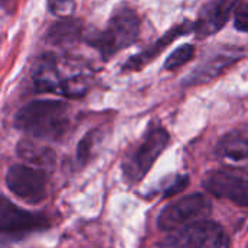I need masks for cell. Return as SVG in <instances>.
Instances as JSON below:
<instances>
[{"instance_id":"1","label":"cell","mask_w":248,"mask_h":248,"mask_svg":"<svg viewBox=\"0 0 248 248\" xmlns=\"http://www.w3.org/2000/svg\"><path fill=\"white\" fill-rule=\"evenodd\" d=\"M15 126L33 138L58 140L68 128V108L58 100L31 102L16 113Z\"/></svg>"},{"instance_id":"2","label":"cell","mask_w":248,"mask_h":248,"mask_svg":"<svg viewBox=\"0 0 248 248\" xmlns=\"http://www.w3.org/2000/svg\"><path fill=\"white\" fill-rule=\"evenodd\" d=\"M141 31V22L137 12L131 7H118L105 31L96 32L86 38L87 44L96 48L103 60H110L119 51L131 46Z\"/></svg>"},{"instance_id":"3","label":"cell","mask_w":248,"mask_h":248,"mask_svg":"<svg viewBox=\"0 0 248 248\" xmlns=\"http://www.w3.org/2000/svg\"><path fill=\"white\" fill-rule=\"evenodd\" d=\"M169 141H170V135L163 126L160 125L150 126L142 141L124 161L122 167H124L125 177L132 183L140 182L151 170L157 158L169 145Z\"/></svg>"},{"instance_id":"4","label":"cell","mask_w":248,"mask_h":248,"mask_svg":"<svg viewBox=\"0 0 248 248\" xmlns=\"http://www.w3.org/2000/svg\"><path fill=\"white\" fill-rule=\"evenodd\" d=\"M158 248H230V241L219 224L203 219L170 231Z\"/></svg>"},{"instance_id":"5","label":"cell","mask_w":248,"mask_h":248,"mask_svg":"<svg viewBox=\"0 0 248 248\" xmlns=\"http://www.w3.org/2000/svg\"><path fill=\"white\" fill-rule=\"evenodd\" d=\"M209 214H211L209 201L201 193H193L166 206L160 212L157 224L160 230L174 231L182 227L203 221Z\"/></svg>"},{"instance_id":"6","label":"cell","mask_w":248,"mask_h":248,"mask_svg":"<svg viewBox=\"0 0 248 248\" xmlns=\"http://www.w3.org/2000/svg\"><path fill=\"white\" fill-rule=\"evenodd\" d=\"M6 185L13 195L29 203H36L46 195V176L44 170L31 166H12L6 174Z\"/></svg>"},{"instance_id":"7","label":"cell","mask_w":248,"mask_h":248,"mask_svg":"<svg viewBox=\"0 0 248 248\" xmlns=\"http://www.w3.org/2000/svg\"><path fill=\"white\" fill-rule=\"evenodd\" d=\"M205 189L219 198L237 205L248 206V173L240 170H218L203 182Z\"/></svg>"},{"instance_id":"8","label":"cell","mask_w":248,"mask_h":248,"mask_svg":"<svg viewBox=\"0 0 248 248\" xmlns=\"http://www.w3.org/2000/svg\"><path fill=\"white\" fill-rule=\"evenodd\" d=\"M49 227L46 217L42 214L20 209L6 198L0 196V234L22 235L44 231Z\"/></svg>"},{"instance_id":"9","label":"cell","mask_w":248,"mask_h":248,"mask_svg":"<svg viewBox=\"0 0 248 248\" xmlns=\"http://www.w3.org/2000/svg\"><path fill=\"white\" fill-rule=\"evenodd\" d=\"M248 54L246 48L240 46H227L219 51H217L214 55L208 57L199 67L195 68L192 74H189L185 78L186 86H196V84H205L217 77H219L227 68L232 67L237 61L243 60Z\"/></svg>"},{"instance_id":"10","label":"cell","mask_w":248,"mask_h":248,"mask_svg":"<svg viewBox=\"0 0 248 248\" xmlns=\"http://www.w3.org/2000/svg\"><path fill=\"white\" fill-rule=\"evenodd\" d=\"M238 0H209L205 3L193 22V33L198 39H205L219 32L237 7Z\"/></svg>"},{"instance_id":"11","label":"cell","mask_w":248,"mask_h":248,"mask_svg":"<svg viewBox=\"0 0 248 248\" xmlns=\"http://www.w3.org/2000/svg\"><path fill=\"white\" fill-rule=\"evenodd\" d=\"M193 32V22H185V23H179L174 25L169 32H166L161 38H158L155 42H153L147 49L141 51L140 54L131 57L125 64H124V70L126 71H140L141 68H144L145 65H148L153 60H155L160 54H163V51L173 44L177 38L187 35Z\"/></svg>"},{"instance_id":"12","label":"cell","mask_w":248,"mask_h":248,"mask_svg":"<svg viewBox=\"0 0 248 248\" xmlns=\"http://www.w3.org/2000/svg\"><path fill=\"white\" fill-rule=\"evenodd\" d=\"M32 78L38 92L62 96V86L67 77L62 76L58 60L54 54H44L36 60L32 71Z\"/></svg>"},{"instance_id":"13","label":"cell","mask_w":248,"mask_h":248,"mask_svg":"<svg viewBox=\"0 0 248 248\" xmlns=\"http://www.w3.org/2000/svg\"><path fill=\"white\" fill-rule=\"evenodd\" d=\"M217 154L230 160H247L248 158V124L235 128L225 134L218 145Z\"/></svg>"},{"instance_id":"14","label":"cell","mask_w":248,"mask_h":248,"mask_svg":"<svg viewBox=\"0 0 248 248\" xmlns=\"http://www.w3.org/2000/svg\"><path fill=\"white\" fill-rule=\"evenodd\" d=\"M81 36V25L78 20L64 17L61 22L55 23L48 31V39L52 44H67L80 39Z\"/></svg>"},{"instance_id":"15","label":"cell","mask_w":248,"mask_h":248,"mask_svg":"<svg viewBox=\"0 0 248 248\" xmlns=\"http://www.w3.org/2000/svg\"><path fill=\"white\" fill-rule=\"evenodd\" d=\"M195 55V46L190 44H185L182 46H179L177 49H174L166 60L164 62V68L169 71H174L176 68L185 65L186 62H189Z\"/></svg>"},{"instance_id":"16","label":"cell","mask_w":248,"mask_h":248,"mask_svg":"<svg viewBox=\"0 0 248 248\" xmlns=\"http://www.w3.org/2000/svg\"><path fill=\"white\" fill-rule=\"evenodd\" d=\"M17 153L20 157H23L32 163H36V164H45L51 160V154L48 150L41 148L38 145H33L32 142H26V141L19 144Z\"/></svg>"},{"instance_id":"17","label":"cell","mask_w":248,"mask_h":248,"mask_svg":"<svg viewBox=\"0 0 248 248\" xmlns=\"http://www.w3.org/2000/svg\"><path fill=\"white\" fill-rule=\"evenodd\" d=\"M48 9L52 15H57L60 17H68L76 9V1L74 0H48Z\"/></svg>"},{"instance_id":"18","label":"cell","mask_w":248,"mask_h":248,"mask_svg":"<svg viewBox=\"0 0 248 248\" xmlns=\"http://www.w3.org/2000/svg\"><path fill=\"white\" fill-rule=\"evenodd\" d=\"M234 25L238 31L248 32V3H243L238 7H235Z\"/></svg>"},{"instance_id":"19","label":"cell","mask_w":248,"mask_h":248,"mask_svg":"<svg viewBox=\"0 0 248 248\" xmlns=\"http://www.w3.org/2000/svg\"><path fill=\"white\" fill-rule=\"evenodd\" d=\"M186 185H187V177H179V179L173 183V186L169 187V189L166 190V195H167V196H171V195L180 192L182 189H185Z\"/></svg>"}]
</instances>
